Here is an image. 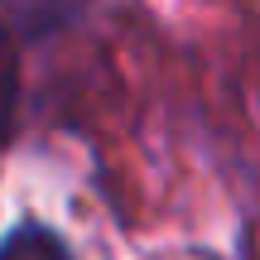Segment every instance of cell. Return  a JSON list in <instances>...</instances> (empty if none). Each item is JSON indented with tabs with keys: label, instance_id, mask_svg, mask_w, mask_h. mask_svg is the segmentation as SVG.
I'll use <instances>...</instances> for the list:
<instances>
[{
	"label": "cell",
	"instance_id": "obj_1",
	"mask_svg": "<svg viewBox=\"0 0 260 260\" xmlns=\"http://www.w3.org/2000/svg\"><path fill=\"white\" fill-rule=\"evenodd\" d=\"M0 260H73L68 246L58 241L48 226H19L5 246H0Z\"/></svg>",
	"mask_w": 260,
	"mask_h": 260
}]
</instances>
